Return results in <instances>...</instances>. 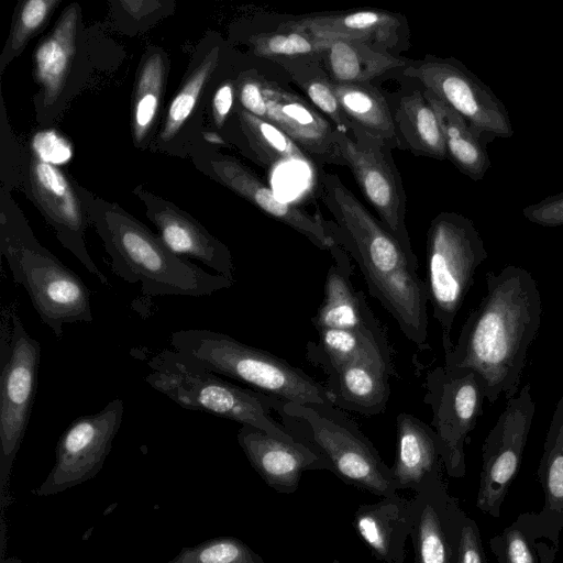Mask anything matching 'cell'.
I'll return each instance as SVG.
<instances>
[{"label": "cell", "instance_id": "4fadbf2b", "mask_svg": "<svg viewBox=\"0 0 563 563\" xmlns=\"http://www.w3.org/2000/svg\"><path fill=\"white\" fill-rule=\"evenodd\" d=\"M5 343L1 339L0 439L2 459L12 460L27 428L37 387L41 345L16 313Z\"/></svg>", "mask_w": 563, "mask_h": 563}, {"label": "cell", "instance_id": "7c38bea8", "mask_svg": "<svg viewBox=\"0 0 563 563\" xmlns=\"http://www.w3.org/2000/svg\"><path fill=\"white\" fill-rule=\"evenodd\" d=\"M534 412L531 385L526 384L507 400L484 440L476 506L492 517L500 516L507 492L518 474Z\"/></svg>", "mask_w": 563, "mask_h": 563}, {"label": "cell", "instance_id": "ee69618b", "mask_svg": "<svg viewBox=\"0 0 563 563\" xmlns=\"http://www.w3.org/2000/svg\"><path fill=\"white\" fill-rule=\"evenodd\" d=\"M205 137L208 142H211V143H216V144L223 143L222 139L213 132L206 134Z\"/></svg>", "mask_w": 563, "mask_h": 563}, {"label": "cell", "instance_id": "5b68a950", "mask_svg": "<svg viewBox=\"0 0 563 563\" xmlns=\"http://www.w3.org/2000/svg\"><path fill=\"white\" fill-rule=\"evenodd\" d=\"M174 351L188 362L282 400L332 405L325 386L287 361L207 329L175 331Z\"/></svg>", "mask_w": 563, "mask_h": 563}, {"label": "cell", "instance_id": "9a60e30c", "mask_svg": "<svg viewBox=\"0 0 563 563\" xmlns=\"http://www.w3.org/2000/svg\"><path fill=\"white\" fill-rule=\"evenodd\" d=\"M268 122L286 133L312 162L345 166L336 144V129L311 103L264 78Z\"/></svg>", "mask_w": 563, "mask_h": 563}, {"label": "cell", "instance_id": "e0dca14e", "mask_svg": "<svg viewBox=\"0 0 563 563\" xmlns=\"http://www.w3.org/2000/svg\"><path fill=\"white\" fill-rule=\"evenodd\" d=\"M211 166L227 187L266 214L305 235L320 250L331 252L340 246L324 221L292 203L279 200L266 184L234 158L219 156L211 162Z\"/></svg>", "mask_w": 563, "mask_h": 563}, {"label": "cell", "instance_id": "3957f363", "mask_svg": "<svg viewBox=\"0 0 563 563\" xmlns=\"http://www.w3.org/2000/svg\"><path fill=\"white\" fill-rule=\"evenodd\" d=\"M91 216L113 273L130 284L140 283L146 296L203 297L234 283L175 254L161 236L120 209H96Z\"/></svg>", "mask_w": 563, "mask_h": 563}, {"label": "cell", "instance_id": "8d00e7d4", "mask_svg": "<svg viewBox=\"0 0 563 563\" xmlns=\"http://www.w3.org/2000/svg\"><path fill=\"white\" fill-rule=\"evenodd\" d=\"M218 55V47H216L191 73L172 100L161 135L164 141L173 137L190 117L206 82L217 66Z\"/></svg>", "mask_w": 563, "mask_h": 563}, {"label": "cell", "instance_id": "ffe728a7", "mask_svg": "<svg viewBox=\"0 0 563 563\" xmlns=\"http://www.w3.org/2000/svg\"><path fill=\"white\" fill-rule=\"evenodd\" d=\"M353 527L377 563H405V545L410 537V499L398 493L360 505Z\"/></svg>", "mask_w": 563, "mask_h": 563}, {"label": "cell", "instance_id": "6da1fadb", "mask_svg": "<svg viewBox=\"0 0 563 563\" xmlns=\"http://www.w3.org/2000/svg\"><path fill=\"white\" fill-rule=\"evenodd\" d=\"M486 294L465 319L453 349L444 354L448 368H468L482 379L486 400H506L519 391L530 345L541 324L538 284L515 265L486 274Z\"/></svg>", "mask_w": 563, "mask_h": 563}, {"label": "cell", "instance_id": "52a82bcc", "mask_svg": "<svg viewBox=\"0 0 563 563\" xmlns=\"http://www.w3.org/2000/svg\"><path fill=\"white\" fill-rule=\"evenodd\" d=\"M145 382L184 409L203 411L295 440L272 411L277 397L245 388L199 367L174 350L164 349L150 361Z\"/></svg>", "mask_w": 563, "mask_h": 563}, {"label": "cell", "instance_id": "7a4b0ae2", "mask_svg": "<svg viewBox=\"0 0 563 563\" xmlns=\"http://www.w3.org/2000/svg\"><path fill=\"white\" fill-rule=\"evenodd\" d=\"M319 184L320 198L338 224L331 229L327 225L336 243L356 261L371 296L409 341L426 346L429 299L418 274L417 256L402 247L339 176L321 172Z\"/></svg>", "mask_w": 563, "mask_h": 563}, {"label": "cell", "instance_id": "277c9868", "mask_svg": "<svg viewBox=\"0 0 563 563\" xmlns=\"http://www.w3.org/2000/svg\"><path fill=\"white\" fill-rule=\"evenodd\" d=\"M274 412L286 431L323 457L346 485L380 497L398 494L375 445L345 413L325 404L301 405L276 398Z\"/></svg>", "mask_w": 563, "mask_h": 563}, {"label": "cell", "instance_id": "83f0119b", "mask_svg": "<svg viewBox=\"0 0 563 563\" xmlns=\"http://www.w3.org/2000/svg\"><path fill=\"white\" fill-rule=\"evenodd\" d=\"M78 9L69 7L34 54L35 77L46 103L54 102L64 88L76 51Z\"/></svg>", "mask_w": 563, "mask_h": 563}, {"label": "cell", "instance_id": "ba28073f", "mask_svg": "<svg viewBox=\"0 0 563 563\" xmlns=\"http://www.w3.org/2000/svg\"><path fill=\"white\" fill-rule=\"evenodd\" d=\"M488 257L473 221L461 213L442 211L427 233V291L432 316L441 328L444 354L454 343L451 332L474 284L478 266Z\"/></svg>", "mask_w": 563, "mask_h": 563}, {"label": "cell", "instance_id": "5bb4252c", "mask_svg": "<svg viewBox=\"0 0 563 563\" xmlns=\"http://www.w3.org/2000/svg\"><path fill=\"white\" fill-rule=\"evenodd\" d=\"M466 517L449 493L443 472L427 479L410 499L415 563H455Z\"/></svg>", "mask_w": 563, "mask_h": 563}, {"label": "cell", "instance_id": "4316f807", "mask_svg": "<svg viewBox=\"0 0 563 563\" xmlns=\"http://www.w3.org/2000/svg\"><path fill=\"white\" fill-rule=\"evenodd\" d=\"M423 93L437 114L448 159L471 179H483L492 165L486 151V142L489 139L482 135L461 114L431 91L423 89Z\"/></svg>", "mask_w": 563, "mask_h": 563}, {"label": "cell", "instance_id": "cb8c5ba5", "mask_svg": "<svg viewBox=\"0 0 563 563\" xmlns=\"http://www.w3.org/2000/svg\"><path fill=\"white\" fill-rule=\"evenodd\" d=\"M147 214L175 254L196 258L234 282L230 250L196 220L169 207H151Z\"/></svg>", "mask_w": 563, "mask_h": 563}, {"label": "cell", "instance_id": "d590c367", "mask_svg": "<svg viewBox=\"0 0 563 563\" xmlns=\"http://www.w3.org/2000/svg\"><path fill=\"white\" fill-rule=\"evenodd\" d=\"M164 75L162 55H151L142 66L133 101V132L137 141L143 140L156 118Z\"/></svg>", "mask_w": 563, "mask_h": 563}, {"label": "cell", "instance_id": "484cf974", "mask_svg": "<svg viewBox=\"0 0 563 563\" xmlns=\"http://www.w3.org/2000/svg\"><path fill=\"white\" fill-rule=\"evenodd\" d=\"M318 341L306 345V357L327 375L340 366L360 360L393 365L391 350L387 338L363 332L323 329Z\"/></svg>", "mask_w": 563, "mask_h": 563}, {"label": "cell", "instance_id": "30bf717a", "mask_svg": "<svg viewBox=\"0 0 563 563\" xmlns=\"http://www.w3.org/2000/svg\"><path fill=\"white\" fill-rule=\"evenodd\" d=\"M402 75L419 81L423 89L435 95L487 139L512 136L514 129L504 103L460 60L427 55L423 59L407 62Z\"/></svg>", "mask_w": 563, "mask_h": 563}, {"label": "cell", "instance_id": "d6986e66", "mask_svg": "<svg viewBox=\"0 0 563 563\" xmlns=\"http://www.w3.org/2000/svg\"><path fill=\"white\" fill-rule=\"evenodd\" d=\"M402 16L378 10H360L335 14H312L288 20L279 30L305 32L317 37L343 38L367 44L389 53L399 45Z\"/></svg>", "mask_w": 563, "mask_h": 563}, {"label": "cell", "instance_id": "44dd1931", "mask_svg": "<svg viewBox=\"0 0 563 563\" xmlns=\"http://www.w3.org/2000/svg\"><path fill=\"white\" fill-rule=\"evenodd\" d=\"M123 401L111 400L97 413L71 421L57 445L59 470H91L107 455L123 420Z\"/></svg>", "mask_w": 563, "mask_h": 563}, {"label": "cell", "instance_id": "60d3db41", "mask_svg": "<svg viewBox=\"0 0 563 563\" xmlns=\"http://www.w3.org/2000/svg\"><path fill=\"white\" fill-rule=\"evenodd\" d=\"M522 214L528 221L541 227L563 225V191L527 206Z\"/></svg>", "mask_w": 563, "mask_h": 563}, {"label": "cell", "instance_id": "f546056e", "mask_svg": "<svg viewBox=\"0 0 563 563\" xmlns=\"http://www.w3.org/2000/svg\"><path fill=\"white\" fill-rule=\"evenodd\" d=\"M332 90L355 126L391 150L400 148L394 112L373 85L332 82Z\"/></svg>", "mask_w": 563, "mask_h": 563}, {"label": "cell", "instance_id": "8fae6325", "mask_svg": "<svg viewBox=\"0 0 563 563\" xmlns=\"http://www.w3.org/2000/svg\"><path fill=\"white\" fill-rule=\"evenodd\" d=\"M336 144L379 221L409 254L415 255L405 223L406 194L391 148L360 128L352 136L336 131Z\"/></svg>", "mask_w": 563, "mask_h": 563}, {"label": "cell", "instance_id": "74e56055", "mask_svg": "<svg viewBox=\"0 0 563 563\" xmlns=\"http://www.w3.org/2000/svg\"><path fill=\"white\" fill-rule=\"evenodd\" d=\"M58 1L29 0L18 12L10 38L11 52H19L27 40L44 24Z\"/></svg>", "mask_w": 563, "mask_h": 563}, {"label": "cell", "instance_id": "ac0fdd59", "mask_svg": "<svg viewBox=\"0 0 563 563\" xmlns=\"http://www.w3.org/2000/svg\"><path fill=\"white\" fill-rule=\"evenodd\" d=\"M334 263L329 267L323 285L322 301L311 322L317 331L338 329L385 336V332L368 307L365 296L351 283V265L340 246L330 252Z\"/></svg>", "mask_w": 563, "mask_h": 563}, {"label": "cell", "instance_id": "d4e9b609", "mask_svg": "<svg viewBox=\"0 0 563 563\" xmlns=\"http://www.w3.org/2000/svg\"><path fill=\"white\" fill-rule=\"evenodd\" d=\"M320 62L334 84H371L373 79L407 65L405 59L390 53L343 38H325Z\"/></svg>", "mask_w": 563, "mask_h": 563}, {"label": "cell", "instance_id": "7402d4cb", "mask_svg": "<svg viewBox=\"0 0 563 563\" xmlns=\"http://www.w3.org/2000/svg\"><path fill=\"white\" fill-rule=\"evenodd\" d=\"M394 365L360 360L346 363L327 376L324 385L332 405L365 416L386 409L390 396L389 377Z\"/></svg>", "mask_w": 563, "mask_h": 563}, {"label": "cell", "instance_id": "4dcf8cb0", "mask_svg": "<svg viewBox=\"0 0 563 563\" xmlns=\"http://www.w3.org/2000/svg\"><path fill=\"white\" fill-rule=\"evenodd\" d=\"M489 543L499 563H553L558 534L538 514H525Z\"/></svg>", "mask_w": 563, "mask_h": 563}, {"label": "cell", "instance_id": "1f68e13d", "mask_svg": "<svg viewBox=\"0 0 563 563\" xmlns=\"http://www.w3.org/2000/svg\"><path fill=\"white\" fill-rule=\"evenodd\" d=\"M537 475L544 493L538 516L558 534L563 527V396L552 415Z\"/></svg>", "mask_w": 563, "mask_h": 563}, {"label": "cell", "instance_id": "2e32d148", "mask_svg": "<svg viewBox=\"0 0 563 563\" xmlns=\"http://www.w3.org/2000/svg\"><path fill=\"white\" fill-rule=\"evenodd\" d=\"M238 441L265 483L282 494L297 490L306 471H330L327 461L306 444L241 426Z\"/></svg>", "mask_w": 563, "mask_h": 563}, {"label": "cell", "instance_id": "b9f144b4", "mask_svg": "<svg viewBox=\"0 0 563 563\" xmlns=\"http://www.w3.org/2000/svg\"><path fill=\"white\" fill-rule=\"evenodd\" d=\"M455 563H486L477 525L468 517L463 525Z\"/></svg>", "mask_w": 563, "mask_h": 563}, {"label": "cell", "instance_id": "f35d334b", "mask_svg": "<svg viewBox=\"0 0 563 563\" xmlns=\"http://www.w3.org/2000/svg\"><path fill=\"white\" fill-rule=\"evenodd\" d=\"M35 158L49 165H63L70 161L73 147L70 143L54 130L37 132L32 139Z\"/></svg>", "mask_w": 563, "mask_h": 563}, {"label": "cell", "instance_id": "7bdbcfd3", "mask_svg": "<svg viewBox=\"0 0 563 563\" xmlns=\"http://www.w3.org/2000/svg\"><path fill=\"white\" fill-rule=\"evenodd\" d=\"M234 99V86L227 81L222 84L216 91L212 99V113L216 124L221 126L227 120Z\"/></svg>", "mask_w": 563, "mask_h": 563}, {"label": "cell", "instance_id": "8992f818", "mask_svg": "<svg viewBox=\"0 0 563 563\" xmlns=\"http://www.w3.org/2000/svg\"><path fill=\"white\" fill-rule=\"evenodd\" d=\"M0 250L13 282L25 288L42 322L57 339L65 323L93 320L86 284L38 243L23 220L2 218Z\"/></svg>", "mask_w": 563, "mask_h": 563}, {"label": "cell", "instance_id": "9c48e42d", "mask_svg": "<svg viewBox=\"0 0 563 563\" xmlns=\"http://www.w3.org/2000/svg\"><path fill=\"white\" fill-rule=\"evenodd\" d=\"M423 400L432 411L431 424L445 472L452 477L464 476V445L486 400L481 377L468 368L437 366L426 376Z\"/></svg>", "mask_w": 563, "mask_h": 563}, {"label": "cell", "instance_id": "603a6c76", "mask_svg": "<svg viewBox=\"0 0 563 563\" xmlns=\"http://www.w3.org/2000/svg\"><path fill=\"white\" fill-rule=\"evenodd\" d=\"M440 444L433 428L418 417L400 412L396 418V454L391 468L398 490L416 492L431 476L443 472Z\"/></svg>", "mask_w": 563, "mask_h": 563}, {"label": "cell", "instance_id": "ab89813d", "mask_svg": "<svg viewBox=\"0 0 563 563\" xmlns=\"http://www.w3.org/2000/svg\"><path fill=\"white\" fill-rule=\"evenodd\" d=\"M264 77L256 71L241 75L238 82V98L241 107L253 115L268 120V108L263 93Z\"/></svg>", "mask_w": 563, "mask_h": 563}, {"label": "cell", "instance_id": "d6a6232c", "mask_svg": "<svg viewBox=\"0 0 563 563\" xmlns=\"http://www.w3.org/2000/svg\"><path fill=\"white\" fill-rule=\"evenodd\" d=\"M292 81L301 88L310 102L336 131L352 136L355 126L344 113L332 90V82L320 60L278 62Z\"/></svg>", "mask_w": 563, "mask_h": 563}, {"label": "cell", "instance_id": "836d02e7", "mask_svg": "<svg viewBox=\"0 0 563 563\" xmlns=\"http://www.w3.org/2000/svg\"><path fill=\"white\" fill-rule=\"evenodd\" d=\"M241 128L258 158L267 166L311 164L310 157L278 126L243 108L238 110Z\"/></svg>", "mask_w": 563, "mask_h": 563}, {"label": "cell", "instance_id": "f6af8a7d", "mask_svg": "<svg viewBox=\"0 0 563 563\" xmlns=\"http://www.w3.org/2000/svg\"><path fill=\"white\" fill-rule=\"evenodd\" d=\"M331 563H341V562L338 560H333Z\"/></svg>", "mask_w": 563, "mask_h": 563}, {"label": "cell", "instance_id": "f1b7e54d", "mask_svg": "<svg viewBox=\"0 0 563 563\" xmlns=\"http://www.w3.org/2000/svg\"><path fill=\"white\" fill-rule=\"evenodd\" d=\"M394 119L400 148L440 161L448 158L437 114L423 90L404 95L394 111Z\"/></svg>", "mask_w": 563, "mask_h": 563}, {"label": "cell", "instance_id": "e575fe53", "mask_svg": "<svg viewBox=\"0 0 563 563\" xmlns=\"http://www.w3.org/2000/svg\"><path fill=\"white\" fill-rule=\"evenodd\" d=\"M253 53L275 63L296 60H320L325 38L305 32L278 30L260 33L251 37Z\"/></svg>", "mask_w": 563, "mask_h": 563}]
</instances>
